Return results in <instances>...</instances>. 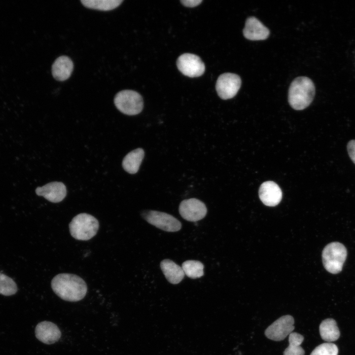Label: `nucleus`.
I'll list each match as a JSON object with an SVG mask.
<instances>
[{
  "mask_svg": "<svg viewBox=\"0 0 355 355\" xmlns=\"http://www.w3.org/2000/svg\"><path fill=\"white\" fill-rule=\"evenodd\" d=\"M315 94V88L313 81L307 77H298L290 85L288 102L293 109L302 110L310 105Z\"/></svg>",
  "mask_w": 355,
  "mask_h": 355,
  "instance_id": "nucleus-2",
  "label": "nucleus"
},
{
  "mask_svg": "<svg viewBox=\"0 0 355 355\" xmlns=\"http://www.w3.org/2000/svg\"><path fill=\"white\" fill-rule=\"evenodd\" d=\"M114 103L120 112L128 115L140 113L143 106L142 96L131 90H124L117 93L114 97Z\"/></svg>",
  "mask_w": 355,
  "mask_h": 355,
  "instance_id": "nucleus-5",
  "label": "nucleus"
},
{
  "mask_svg": "<svg viewBox=\"0 0 355 355\" xmlns=\"http://www.w3.org/2000/svg\"><path fill=\"white\" fill-rule=\"evenodd\" d=\"M259 197L265 205L274 207L281 202L282 192L277 183L272 181H267L260 185Z\"/></svg>",
  "mask_w": 355,
  "mask_h": 355,
  "instance_id": "nucleus-12",
  "label": "nucleus"
},
{
  "mask_svg": "<svg viewBox=\"0 0 355 355\" xmlns=\"http://www.w3.org/2000/svg\"><path fill=\"white\" fill-rule=\"evenodd\" d=\"M37 339L46 344H52L57 342L61 336L58 327L54 323L44 321L39 322L35 328Z\"/></svg>",
  "mask_w": 355,
  "mask_h": 355,
  "instance_id": "nucleus-13",
  "label": "nucleus"
},
{
  "mask_svg": "<svg viewBox=\"0 0 355 355\" xmlns=\"http://www.w3.org/2000/svg\"><path fill=\"white\" fill-rule=\"evenodd\" d=\"M179 213L184 219L196 222L206 216L207 209L205 204L201 201L196 198H190L180 202Z\"/></svg>",
  "mask_w": 355,
  "mask_h": 355,
  "instance_id": "nucleus-10",
  "label": "nucleus"
},
{
  "mask_svg": "<svg viewBox=\"0 0 355 355\" xmlns=\"http://www.w3.org/2000/svg\"><path fill=\"white\" fill-rule=\"evenodd\" d=\"M184 274L191 279L199 278L204 275V265L197 260H187L182 264Z\"/></svg>",
  "mask_w": 355,
  "mask_h": 355,
  "instance_id": "nucleus-21",
  "label": "nucleus"
},
{
  "mask_svg": "<svg viewBox=\"0 0 355 355\" xmlns=\"http://www.w3.org/2000/svg\"><path fill=\"white\" fill-rule=\"evenodd\" d=\"M177 65L183 74L190 77L200 76L205 70V65L201 58L191 53L181 55L178 58Z\"/></svg>",
  "mask_w": 355,
  "mask_h": 355,
  "instance_id": "nucleus-8",
  "label": "nucleus"
},
{
  "mask_svg": "<svg viewBox=\"0 0 355 355\" xmlns=\"http://www.w3.org/2000/svg\"><path fill=\"white\" fill-rule=\"evenodd\" d=\"M181 3L186 7H193L200 4L202 2V0H180Z\"/></svg>",
  "mask_w": 355,
  "mask_h": 355,
  "instance_id": "nucleus-25",
  "label": "nucleus"
},
{
  "mask_svg": "<svg viewBox=\"0 0 355 355\" xmlns=\"http://www.w3.org/2000/svg\"><path fill=\"white\" fill-rule=\"evenodd\" d=\"M269 29L255 17H248L243 30L244 36L249 40H259L266 39L269 35Z\"/></svg>",
  "mask_w": 355,
  "mask_h": 355,
  "instance_id": "nucleus-14",
  "label": "nucleus"
},
{
  "mask_svg": "<svg viewBox=\"0 0 355 355\" xmlns=\"http://www.w3.org/2000/svg\"><path fill=\"white\" fill-rule=\"evenodd\" d=\"M35 191L38 196H43L52 203L61 202L67 195L66 186L63 183L58 181L49 182L42 187H37Z\"/></svg>",
  "mask_w": 355,
  "mask_h": 355,
  "instance_id": "nucleus-11",
  "label": "nucleus"
},
{
  "mask_svg": "<svg viewBox=\"0 0 355 355\" xmlns=\"http://www.w3.org/2000/svg\"><path fill=\"white\" fill-rule=\"evenodd\" d=\"M338 349L334 343H324L317 347L310 355H338Z\"/></svg>",
  "mask_w": 355,
  "mask_h": 355,
  "instance_id": "nucleus-23",
  "label": "nucleus"
},
{
  "mask_svg": "<svg viewBox=\"0 0 355 355\" xmlns=\"http://www.w3.org/2000/svg\"><path fill=\"white\" fill-rule=\"evenodd\" d=\"M294 320L290 315L283 316L269 326L265 331L266 336L273 341L284 339L294 329Z\"/></svg>",
  "mask_w": 355,
  "mask_h": 355,
  "instance_id": "nucleus-9",
  "label": "nucleus"
},
{
  "mask_svg": "<svg viewBox=\"0 0 355 355\" xmlns=\"http://www.w3.org/2000/svg\"><path fill=\"white\" fill-rule=\"evenodd\" d=\"M17 290V285L14 281L4 274L0 273V294L10 296L15 294Z\"/></svg>",
  "mask_w": 355,
  "mask_h": 355,
  "instance_id": "nucleus-22",
  "label": "nucleus"
},
{
  "mask_svg": "<svg viewBox=\"0 0 355 355\" xmlns=\"http://www.w3.org/2000/svg\"><path fill=\"white\" fill-rule=\"evenodd\" d=\"M347 250L342 244L334 242L327 245L322 252L324 268L329 273L336 274L340 272L346 259Z\"/></svg>",
  "mask_w": 355,
  "mask_h": 355,
  "instance_id": "nucleus-4",
  "label": "nucleus"
},
{
  "mask_svg": "<svg viewBox=\"0 0 355 355\" xmlns=\"http://www.w3.org/2000/svg\"><path fill=\"white\" fill-rule=\"evenodd\" d=\"M73 69V64L70 58L61 56L57 58L52 66V74L58 81H64L71 76Z\"/></svg>",
  "mask_w": 355,
  "mask_h": 355,
  "instance_id": "nucleus-15",
  "label": "nucleus"
},
{
  "mask_svg": "<svg viewBox=\"0 0 355 355\" xmlns=\"http://www.w3.org/2000/svg\"><path fill=\"white\" fill-rule=\"evenodd\" d=\"M99 222L93 215L80 213L75 216L69 224L71 236L76 240L87 241L94 237L99 229Z\"/></svg>",
  "mask_w": 355,
  "mask_h": 355,
  "instance_id": "nucleus-3",
  "label": "nucleus"
},
{
  "mask_svg": "<svg viewBox=\"0 0 355 355\" xmlns=\"http://www.w3.org/2000/svg\"><path fill=\"white\" fill-rule=\"evenodd\" d=\"M144 156L142 148H138L128 153L122 161V167L127 173L134 174L136 173L140 168Z\"/></svg>",
  "mask_w": 355,
  "mask_h": 355,
  "instance_id": "nucleus-17",
  "label": "nucleus"
},
{
  "mask_svg": "<svg viewBox=\"0 0 355 355\" xmlns=\"http://www.w3.org/2000/svg\"><path fill=\"white\" fill-rule=\"evenodd\" d=\"M241 85L240 76L235 73L226 72L219 76L215 88L219 97L223 100L233 98Z\"/></svg>",
  "mask_w": 355,
  "mask_h": 355,
  "instance_id": "nucleus-7",
  "label": "nucleus"
},
{
  "mask_svg": "<svg viewBox=\"0 0 355 355\" xmlns=\"http://www.w3.org/2000/svg\"><path fill=\"white\" fill-rule=\"evenodd\" d=\"M304 337L297 332H291L289 335L288 346L284 350V355H304L305 351L301 347Z\"/></svg>",
  "mask_w": 355,
  "mask_h": 355,
  "instance_id": "nucleus-19",
  "label": "nucleus"
},
{
  "mask_svg": "<svg viewBox=\"0 0 355 355\" xmlns=\"http://www.w3.org/2000/svg\"><path fill=\"white\" fill-rule=\"evenodd\" d=\"M321 338L329 343L336 341L340 333L336 321L331 318L322 321L319 327Z\"/></svg>",
  "mask_w": 355,
  "mask_h": 355,
  "instance_id": "nucleus-18",
  "label": "nucleus"
},
{
  "mask_svg": "<svg viewBox=\"0 0 355 355\" xmlns=\"http://www.w3.org/2000/svg\"><path fill=\"white\" fill-rule=\"evenodd\" d=\"M142 216L150 224L167 232H176L181 228L180 222L168 213L152 210L142 212Z\"/></svg>",
  "mask_w": 355,
  "mask_h": 355,
  "instance_id": "nucleus-6",
  "label": "nucleus"
},
{
  "mask_svg": "<svg viewBox=\"0 0 355 355\" xmlns=\"http://www.w3.org/2000/svg\"><path fill=\"white\" fill-rule=\"evenodd\" d=\"M123 0H81V2L85 7L103 11L113 9L118 6Z\"/></svg>",
  "mask_w": 355,
  "mask_h": 355,
  "instance_id": "nucleus-20",
  "label": "nucleus"
},
{
  "mask_svg": "<svg viewBox=\"0 0 355 355\" xmlns=\"http://www.w3.org/2000/svg\"><path fill=\"white\" fill-rule=\"evenodd\" d=\"M51 286L54 293L62 299L76 302L86 295L87 286L85 282L77 275L61 273L52 280Z\"/></svg>",
  "mask_w": 355,
  "mask_h": 355,
  "instance_id": "nucleus-1",
  "label": "nucleus"
},
{
  "mask_svg": "<svg viewBox=\"0 0 355 355\" xmlns=\"http://www.w3.org/2000/svg\"><path fill=\"white\" fill-rule=\"evenodd\" d=\"M160 267L165 278L171 284L179 283L185 276L182 268L170 259L163 260L160 263Z\"/></svg>",
  "mask_w": 355,
  "mask_h": 355,
  "instance_id": "nucleus-16",
  "label": "nucleus"
},
{
  "mask_svg": "<svg viewBox=\"0 0 355 355\" xmlns=\"http://www.w3.org/2000/svg\"><path fill=\"white\" fill-rule=\"evenodd\" d=\"M347 148L351 159L355 164V140L350 141L348 143Z\"/></svg>",
  "mask_w": 355,
  "mask_h": 355,
  "instance_id": "nucleus-24",
  "label": "nucleus"
}]
</instances>
